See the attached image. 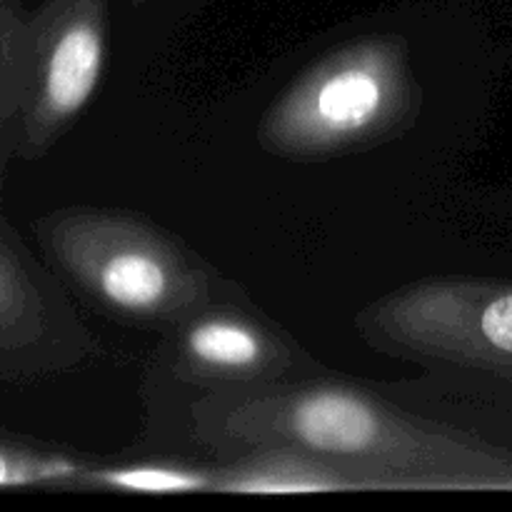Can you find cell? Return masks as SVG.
I'll return each mask as SVG.
<instances>
[{
	"label": "cell",
	"instance_id": "ba28073f",
	"mask_svg": "<svg viewBox=\"0 0 512 512\" xmlns=\"http://www.w3.org/2000/svg\"><path fill=\"white\" fill-rule=\"evenodd\" d=\"M95 485L125 493H198L213 490L215 473L180 465H123L90 473Z\"/></svg>",
	"mask_w": 512,
	"mask_h": 512
},
{
	"label": "cell",
	"instance_id": "9c48e42d",
	"mask_svg": "<svg viewBox=\"0 0 512 512\" xmlns=\"http://www.w3.org/2000/svg\"><path fill=\"white\" fill-rule=\"evenodd\" d=\"M80 468H75L68 460H38L25 458V455L3 453L0 450V488L5 485H25V483H43V480H60L78 475Z\"/></svg>",
	"mask_w": 512,
	"mask_h": 512
},
{
	"label": "cell",
	"instance_id": "52a82bcc",
	"mask_svg": "<svg viewBox=\"0 0 512 512\" xmlns=\"http://www.w3.org/2000/svg\"><path fill=\"white\" fill-rule=\"evenodd\" d=\"M213 490L243 495H293L373 490V485L360 475L303 450L260 448L250 450L248 458L230 468L215 470Z\"/></svg>",
	"mask_w": 512,
	"mask_h": 512
},
{
	"label": "cell",
	"instance_id": "277c9868",
	"mask_svg": "<svg viewBox=\"0 0 512 512\" xmlns=\"http://www.w3.org/2000/svg\"><path fill=\"white\" fill-rule=\"evenodd\" d=\"M360 325L400 355L512 375V285L423 280L370 305Z\"/></svg>",
	"mask_w": 512,
	"mask_h": 512
},
{
	"label": "cell",
	"instance_id": "8992f818",
	"mask_svg": "<svg viewBox=\"0 0 512 512\" xmlns=\"http://www.w3.org/2000/svg\"><path fill=\"white\" fill-rule=\"evenodd\" d=\"M110 33V0H63L40 83V113L65 125L98 90Z\"/></svg>",
	"mask_w": 512,
	"mask_h": 512
},
{
	"label": "cell",
	"instance_id": "5b68a950",
	"mask_svg": "<svg viewBox=\"0 0 512 512\" xmlns=\"http://www.w3.org/2000/svg\"><path fill=\"white\" fill-rule=\"evenodd\" d=\"M290 365L293 353L268 325L225 305L188 315L175 343L180 378L218 388L275 383Z\"/></svg>",
	"mask_w": 512,
	"mask_h": 512
},
{
	"label": "cell",
	"instance_id": "3957f363",
	"mask_svg": "<svg viewBox=\"0 0 512 512\" xmlns=\"http://www.w3.org/2000/svg\"><path fill=\"white\" fill-rule=\"evenodd\" d=\"M55 253L108 313L138 323H183L210 303L205 270L133 215L75 213L53 230Z\"/></svg>",
	"mask_w": 512,
	"mask_h": 512
},
{
	"label": "cell",
	"instance_id": "7a4b0ae2",
	"mask_svg": "<svg viewBox=\"0 0 512 512\" xmlns=\"http://www.w3.org/2000/svg\"><path fill=\"white\" fill-rule=\"evenodd\" d=\"M415 110L403 38L368 35L305 70L265 113L260 143L283 158H333L408 128Z\"/></svg>",
	"mask_w": 512,
	"mask_h": 512
},
{
	"label": "cell",
	"instance_id": "30bf717a",
	"mask_svg": "<svg viewBox=\"0 0 512 512\" xmlns=\"http://www.w3.org/2000/svg\"><path fill=\"white\" fill-rule=\"evenodd\" d=\"M128 5H133V8H143V5H148L150 0H125Z\"/></svg>",
	"mask_w": 512,
	"mask_h": 512
},
{
	"label": "cell",
	"instance_id": "6da1fadb",
	"mask_svg": "<svg viewBox=\"0 0 512 512\" xmlns=\"http://www.w3.org/2000/svg\"><path fill=\"white\" fill-rule=\"evenodd\" d=\"M195 433L238 450L295 448L360 475L373 490L490 488L503 463L338 383L220 388L195 405Z\"/></svg>",
	"mask_w": 512,
	"mask_h": 512
}]
</instances>
